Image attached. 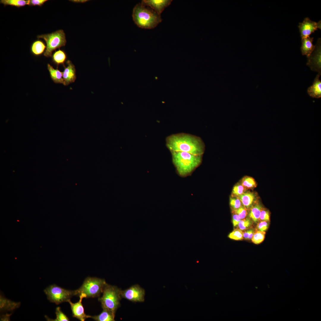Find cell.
I'll list each match as a JSON object with an SVG mask.
<instances>
[{"label":"cell","mask_w":321,"mask_h":321,"mask_svg":"<svg viewBox=\"0 0 321 321\" xmlns=\"http://www.w3.org/2000/svg\"><path fill=\"white\" fill-rule=\"evenodd\" d=\"M166 145L170 152H182L202 155L205 145L201 138L185 133L171 134L166 139Z\"/></svg>","instance_id":"cell-1"},{"label":"cell","mask_w":321,"mask_h":321,"mask_svg":"<svg viewBox=\"0 0 321 321\" xmlns=\"http://www.w3.org/2000/svg\"><path fill=\"white\" fill-rule=\"evenodd\" d=\"M172 161L179 174L185 177L191 174L201 164L202 155L182 152H170Z\"/></svg>","instance_id":"cell-2"},{"label":"cell","mask_w":321,"mask_h":321,"mask_svg":"<svg viewBox=\"0 0 321 321\" xmlns=\"http://www.w3.org/2000/svg\"><path fill=\"white\" fill-rule=\"evenodd\" d=\"M132 17L135 24L139 27L144 29H152L162 21L161 15L158 14L150 7L141 3L137 4L133 11Z\"/></svg>","instance_id":"cell-3"},{"label":"cell","mask_w":321,"mask_h":321,"mask_svg":"<svg viewBox=\"0 0 321 321\" xmlns=\"http://www.w3.org/2000/svg\"><path fill=\"white\" fill-rule=\"evenodd\" d=\"M122 290L114 286L106 283L102 292L103 295L98 298L103 309H106L115 314L120 306V301L122 298Z\"/></svg>","instance_id":"cell-4"},{"label":"cell","mask_w":321,"mask_h":321,"mask_svg":"<svg viewBox=\"0 0 321 321\" xmlns=\"http://www.w3.org/2000/svg\"><path fill=\"white\" fill-rule=\"evenodd\" d=\"M105 279L96 277L86 278L82 285L75 290V296L83 294L86 298L97 297L102 293L105 285Z\"/></svg>","instance_id":"cell-5"},{"label":"cell","mask_w":321,"mask_h":321,"mask_svg":"<svg viewBox=\"0 0 321 321\" xmlns=\"http://www.w3.org/2000/svg\"><path fill=\"white\" fill-rule=\"evenodd\" d=\"M37 37L44 40L46 44L44 55L51 57L53 52L57 48L64 46L66 43L65 34L62 30H57L50 34L39 35Z\"/></svg>","instance_id":"cell-6"},{"label":"cell","mask_w":321,"mask_h":321,"mask_svg":"<svg viewBox=\"0 0 321 321\" xmlns=\"http://www.w3.org/2000/svg\"><path fill=\"white\" fill-rule=\"evenodd\" d=\"M44 291L48 299L57 305L68 302L73 296H75V290L66 289L55 284L47 287Z\"/></svg>","instance_id":"cell-7"},{"label":"cell","mask_w":321,"mask_h":321,"mask_svg":"<svg viewBox=\"0 0 321 321\" xmlns=\"http://www.w3.org/2000/svg\"><path fill=\"white\" fill-rule=\"evenodd\" d=\"M145 291L138 284H135L121 291L122 298L132 302H143L145 300Z\"/></svg>","instance_id":"cell-8"},{"label":"cell","mask_w":321,"mask_h":321,"mask_svg":"<svg viewBox=\"0 0 321 321\" xmlns=\"http://www.w3.org/2000/svg\"><path fill=\"white\" fill-rule=\"evenodd\" d=\"M321 40L319 38L314 50L307 58V65L313 71L321 73Z\"/></svg>","instance_id":"cell-9"},{"label":"cell","mask_w":321,"mask_h":321,"mask_svg":"<svg viewBox=\"0 0 321 321\" xmlns=\"http://www.w3.org/2000/svg\"><path fill=\"white\" fill-rule=\"evenodd\" d=\"M321 21L318 23L305 18L302 23H299L298 28L301 39L309 37L310 35L318 29H321Z\"/></svg>","instance_id":"cell-10"},{"label":"cell","mask_w":321,"mask_h":321,"mask_svg":"<svg viewBox=\"0 0 321 321\" xmlns=\"http://www.w3.org/2000/svg\"><path fill=\"white\" fill-rule=\"evenodd\" d=\"M79 300L77 303H73L70 300L68 302L70 305L73 317L77 318L81 321H84L87 318H91V316L87 315L85 314L84 309L82 303L83 298H85V296L81 294L79 296Z\"/></svg>","instance_id":"cell-11"},{"label":"cell","mask_w":321,"mask_h":321,"mask_svg":"<svg viewBox=\"0 0 321 321\" xmlns=\"http://www.w3.org/2000/svg\"><path fill=\"white\" fill-rule=\"evenodd\" d=\"M172 0H143L141 3L148 6L161 15L164 9L169 6Z\"/></svg>","instance_id":"cell-12"},{"label":"cell","mask_w":321,"mask_h":321,"mask_svg":"<svg viewBox=\"0 0 321 321\" xmlns=\"http://www.w3.org/2000/svg\"><path fill=\"white\" fill-rule=\"evenodd\" d=\"M66 63L67 66V67L64 66V69L62 72L63 85L65 86L74 82L76 78V70L74 65L69 60L67 61Z\"/></svg>","instance_id":"cell-13"},{"label":"cell","mask_w":321,"mask_h":321,"mask_svg":"<svg viewBox=\"0 0 321 321\" xmlns=\"http://www.w3.org/2000/svg\"><path fill=\"white\" fill-rule=\"evenodd\" d=\"M20 302H16L5 298L0 295V311L1 312L11 311L19 307Z\"/></svg>","instance_id":"cell-14"},{"label":"cell","mask_w":321,"mask_h":321,"mask_svg":"<svg viewBox=\"0 0 321 321\" xmlns=\"http://www.w3.org/2000/svg\"><path fill=\"white\" fill-rule=\"evenodd\" d=\"M321 75V73H318L313 84L308 89L307 93L312 97L320 98L321 97V81L319 79Z\"/></svg>","instance_id":"cell-15"},{"label":"cell","mask_w":321,"mask_h":321,"mask_svg":"<svg viewBox=\"0 0 321 321\" xmlns=\"http://www.w3.org/2000/svg\"><path fill=\"white\" fill-rule=\"evenodd\" d=\"M313 37H309L301 39L302 45L300 48L302 54L308 58L314 51L315 45L312 43Z\"/></svg>","instance_id":"cell-16"},{"label":"cell","mask_w":321,"mask_h":321,"mask_svg":"<svg viewBox=\"0 0 321 321\" xmlns=\"http://www.w3.org/2000/svg\"><path fill=\"white\" fill-rule=\"evenodd\" d=\"M243 206L246 209L251 208L255 200V195L252 192H245L238 196Z\"/></svg>","instance_id":"cell-17"},{"label":"cell","mask_w":321,"mask_h":321,"mask_svg":"<svg viewBox=\"0 0 321 321\" xmlns=\"http://www.w3.org/2000/svg\"><path fill=\"white\" fill-rule=\"evenodd\" d=\"M47 68L53 81L55 83L62 84H63V73L61 72L58 68L56 69H54L49 64H47Z\"/></svg>","instance_id":"cell-18"},{"label":"cell","mask_w":321,"mask_h":321,"mask_svg":"<svg viewBox=\"0 0 321 321\" xmlns=\"http://www.w3.org/2000/svg\"><path fill=\"white\" fill-rule=\"evenodd\" d=\"M98 315L91 316V318L97 321H114L115 314L106 309Z\"/></svg>","instance_id":"cell-19"},{"label":"cell","mask_w":321,"mask_h":321,"mask_svg":"<svg viewBox=\"0 0 321 321\" xmlns=\"http://www.w3.org/2000/svg\"><path fill=\"white\" fill-rule=\"evenodd\" d=\"M67 59L65 52L63 50L59 49L55 51L52 56L53 63L58 67L60 64L63 65Z\"/></svg>","instance_id":"cell-20"},{"label":"cell","mask_w":321,"mask_h":321,"mask_svg":"<svg viewBox=\"0 0 321 321\" xmlns=\"http://www.w3.org/2000/svg\"><path fill=\"white\" fill-rule=\"evenodd\" d=\"M261 206L258 203H256L251 208L249 213L250 218L255 223H257L259 221V218L261 210Z\"/></svg>","instance_id":"cell-21"},{"label":"cell","mask_w":321,"mask_h":321,"mask_svg":"<svg viewBox=\"0 0 321 321\" xmlns=\"http://www.w3.org/2000/svg\"><path fill=\"white\" fill-rule=\"evenodd\" d=\"M46 47L45 44L42 41L37 40L32 43L31 47V51L33 54L38 56L43 53Z\"/></svg>","instance_id":"cell-22"},{"label":"cell","mask_w":321,"mask_h":321,"mask_svg":"<svg viewBox=\"0 0 321 321\" xmlns=\"http://www.w3.org/2000/svg\"><path fill=\"white\" fill-rule=\"evenodd\" d=\"M30 1L29 0H1L0 2L5 6L10 5L19 7L29 5Z\"/></svg>","instance_id":"cell-23"},{"label":"cell","mask_w":321,"mask_h":321,"mask_svg":"<svg viewBox=\"0 0 321 321\" xmlns=\"http://www.w3.org/2000/svg\"><path fill=\"white\" fill-rule=\"evenodd\" d=\"M55 313L56 318L52 319L50 318L47 316H45V318L48 321H68L69 319L66 315L61 311V308L57 307L56 308Z\"/></svg>","instance_id":"cell-24"},{"label":"cell","mask_w":321,"mask_h":321,"mask_svg":"<svg viewBox=\"0 0 321 321\" xmlns=\"http://www.w3.org/2000/svg\"><path fill=\"white\" fill-rule=\"evenodd\" d=\"M242 185L246 189H251L255 187L256 182L254 179L251 177L246 176L242 180Z\"/></svg>","instance_id":"cell-25"},{"label":"cell","mask_w":321,"mask_h":321,"mask_svg":"<svg viewBox=\"0 0 321 321\" xmlns=\"http://www.w3.org/2000/svg\"><path fill=\"white\" fill-rule=\"evenodd\" d=\"M265 232L257 230L254 232L251 239L254 243L258 244L261 243L264 240Z\"/></svg>","instance_id":"cell-26"},{"label":"cell","mask_w":321,"mask_h":321,"mask_svg":"<svg viewBox=\"0 0 321 321\" xmlns=\"http://www.w3.org/2000/svg\"><path fill=\"white\" fill-rule=\"evenodd\" d=\"M243 233L240 229H236L230 233L228 237L230 239L235 240H241L243 239Z\"/></svg>","instance_id":"cell-27"},{"label":"cell","mask_w":321,"mask_h":321,"mask_svg":"<svg viewBox=\"0 0 321 321\" xmlns=\"http://www.w3.org/2000/svg\"><path fill=\"white\" fill-rule=\"evenodd\" d=\"M230 204L234 211L240 208L241 206V202L239 197L233 196L230 198Z\"/></svg>","instance_id":"cell-28"},{"label":"cell","mask_w":321,"mask_h":321,"mask_svg":"<svg viewBox=\"0 0 321 321\" xmlns=\"http://www.w3.org/2000/svg\"><path fill=\"white\" fill-rule=\"evenodd\" d=\"M252 224L251 220L249 218H246L241 220L238 225L239 229L243 230L249 228Z\"/></svg>","instance_id":"cell-29"},{"label":"cell","mask_w":321,"mask_h":321,"mask_svg":"<svg viewBox=\"0 0 321 321\" xmlns=\"http://www.w3.org/2000/svg\"><path fill=\"white\" fill-rule=\"evenodd\" d=\"M246 190V189L242 185L238 184L234 187L232 193L234 196H239L245 193Z\"/></svg>","instance_id":"cell-30"},{"label":"cell","mask_w":321,"mask_h":321,"mask_svg":"<svg viewBox=\"0 0 321 321\" xmlns=\"http://www.w3.org/2000/svg\"><path fill=\"white\" fill-rule=\"evenodd\" d=\"M270 219V213L269 211L262 208L261 210L259 221H269Z\"/></svg>","instance_id":"cell-31"},{"label":"cell","mask_w":321,"mask_h":321,"mask_svg":"<svg viewBox=\"0 0 321 321\" xmlns=\"http://www.w3.org/2000/svg\"><path fill=\"white\" fill-rule=\"evenodd\" d=\"M269 222L266 221H260L258 223L257 226V230L264 232L266 231L269 226Z\"/></svg>","instance_id":"cell-32"},{"label":"cell","mask_w":321,"mask_h":321,"mask_svg":"<svg viewBox=\"0 0 321 321\" xmlns=\"http://www.w3.org/2000/svg\"><path fill=\"white\" fill-rule=\"evenodd\" d=\"M234 212L235 213L237 214L242 219H244L247 214L246 209L244 206H242Z\"/></svg>","instance_id":"cell-33"},{"label":"cell","mask_w":321,"mask_h":321,"mask_svg":"<svg viewBox=\"0 0 321 321\" xmlns=\"http://www.w3.org/2000/svg\"><path fill=\"white\" fill-rule=\"evenodd\" d=\"M47 1V0H30L29 5L32 6H41Z\"/></svg>","instance_id":"cell-34"},{"label":"cell","mask_w":321,"mask_h":321,"mask_svg":"<svg viewBox=\"0 0 321 321\" xmlns=\"http://www.w3.org/2000/svg\"><path fill=\"white\" fill-rule=\"evenodd\" d=\"M240 220V218L237 214L235 213L233 215L232 221L234 227L238 225Z\"/></svg>","instance_id":"cell-35"},{"label":"cell","mask_w":321,"mask_h":321,"mask_svg":"<svg viewBox=\"0 0 321 321\" xmlns=\"http://www.w3.org/2000/svg\"><path fill=\"white\" fill-rule=\"evenodd\" d=\"M11 315V314H4L1 316V321H9L10 320V317Z\"/></svg>","instance_id":"cell-36"},{"label":"cell","mask_w":321,"mask_h":321,"mask_svg":"<svg viewBox=\"0 0 321 321\" xmlns=\"http://www.w3.org/2000/svg\"><path fill=\"white\" fill-rule=\"evenodd\" d=\"M251 229H250L244 232L243 238H244L245 239L248 240V237L249 233L251 232Z\"/></svg>","instance_id":"cell-37"},{"label":"cell","mask_w":321,"mask_h":321,"mask_svg":"<svg viewBox=\"0 0 321 321\" xmlns=\"http://www.w3.org/2000/svg\"><path fill=\"white\" fill-rule=\"evenodd\" d=\"M71 1H72L75 3H84L87 2L89 1L87 0H70Z\"/></svg>","instance_id":"cell-38"},{"label":"cell","mask_w":321,"mask_h":321,"mask_svg":"<svg viewBox=\"0 0 321 321\" xmlns=\"http://www.w3.org/2000/svg\"><path fill=\"white\" fill-rule=\"evenodd\" d=\"M254 230L252 229H251V232L250 233L249 236L248 237V240H250L252 239L254 233Z\"/></svg>","instance_id":"cell-39"}]
</instances>
